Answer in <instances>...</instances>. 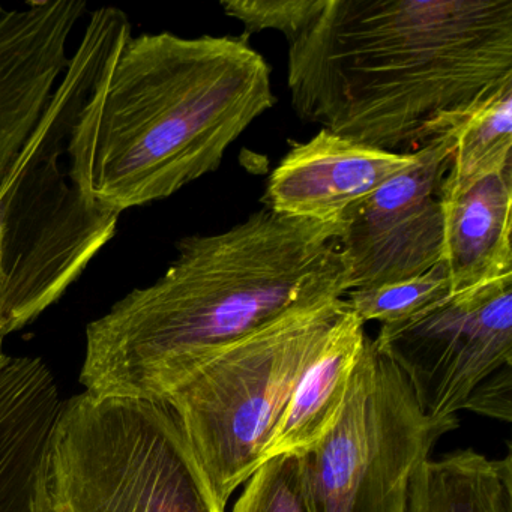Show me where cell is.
<instances>
[{
  "mask_svg": "<svg viewBox=\"0 0 512 512\" xmlns=\"http://www.w3.org/2000/svg\"><path fill=\"white\" fill-rule=\"evenodd\" d=\"M275 103L271 68L245 35L131 34L77 116L71 179L116 215L167 199L215 172Z\"/></svg>",
  "mask_w": 512,
  "mask_h": 512,
  "instance_id": "3957f363",
  "label": "cell"
},
{
  "mask_svg": "<svg viewBox=\"0 0 512 512\" xmlns=\"http://www.w3.org/2000/svg\"><path fill=\"white\" fill-rule=\"evenodd\" d=\"M61 406L41 359L8 355L0 365V512H49L47 457Z\"/></svg>",
  "mask_w": 512,
  "mask_h": 512,
  "instance_id": "7c38bea8",
  "label": "cell"
},
{
  "mask_svg": "<svg viewBox=\"0 0 512 512\" xmlns=\"http://www.w3.org/2000/svg\"><path fill=\"white\" fill-rule=\"evenodd\" d=\"M406 512H512V455L460 449L427 458L413 475Z\"/></svg>",
  "mask_w": 512,
  "mask_h": 512,
  "instance_id": "9a60e30c",
  "label": "cell"
},
{
  "mask_svg": "<svg viewBox=\"0 0 512 512\" xmlns=\"http://www.w3.org/2000/svg\"><path fill=\"white\" fill-rule=\"evenodd\" d=\"M439 196L451 292L512 275V167Z\"/></svg>",
  "mask_w": 512,
  "mask_h": 512,
  "instance_id": "4fadbf2b",
  "label": "cell"
},
{
  "mask_svg": "<svg viewBox=\"0 0 512 512\" xmlns=\"http://www.w3.org/2000/svg\"><path fill=\"white\" fill-rule=\"evenodd\" d=\"M457 416L422 412L406 377L367 338L346 406L302 458L313 512H406L410 482Z\"/></svg>",
  "mask_w": 512,
  "mask_h": 512,
  "instance_id": "52a82bcc",
  "label": "cell"
},
{
  "mask_svg": "<svg viewBox=\"0 0 512 512\" xmlns=\"http://www.w3.org/2000/svg\"><path fill=\"white\" fill-rule=\"evenodd\" d=\"M416 163V151L394 154L320 130L293 146L275 167L263 203L302 220L340 221L356 203Z\"/></svg>",
  "mask_w": 512,
  "mask_h": 512,
  "instance_id": "8fae6325",
  "label": "cell"
},
{
  "mask_svg": "<svg viewBox=\"0 0 512 512\" xmlns=\"http://www.w3.org/2000/svg\"><path fill=\"white\" fill-rule=\"evenodd\" d=\"M4 328H2V322H0V365L4 364L7 361L8 355L4 352Z\"/></svg>",
  "mask_w": 512,
  "mask_h": 512,
  "instance_id": "d6986e66",
  "label": "cell"
},
{
  "mask_svg": "<svg viewBox=\"0 0 512 512\" xmlns=\"http://www.w3.org/2000/svg\"><path fill=\"white\" fill-rule=\"evenodd\" d=\"M5 13V10H4V7H2V5H0V16H2V14Z\"/></svg>",
  "mask_w": 512,
  "mask_h": 512,
  "instance_id": "ffe728a7",
  "label": "cell"
},
{
  "mask_svg": "<svg viewBox=\"0 0 512 512\" xmlns=\"http://www.w3.org/2000/svg\"><path fill=\"white\" fill-rule=\"evenodd\" d=\"M373 340L403 373L431 418L469 410L484 386L512 368V275L451 292Z\"/></svg>",
  "mask_w": 512,
  "mask_h": 512,
  "instance_id": "ba28073f",
  "label": "cell"
},
{
  "mask_svg": "<svg viewBox=\"0 0 512 512\" xmlns=\"http://www.w3.org/2000/svg\"><path fill=\"white\" fill-rule=\"evenodd\" d=\"M49 512H224L167 400L62 401L49 457Z\"/></svg>",
  "mask_w": 512,
  "mask_h": 512,
  "instance_id": "5b68a950",
  "label": "cell"
},
{
  "mask_svg": "<svg viewBox=\"0 0 512 512\" xmlns=\"http://www.w3.org/2000/svg\"><path fill=\"white\" fill-rule=\"evenodd\" d=\"M281 34L299 118L394 154L512 85V0H295Z\"/></svg>",
  "mask_w": 512,
  "mask_h": 512,
  "instance_id": "6da1fadb",
  "label": "cell"
},
{
  "mask_svg": "<svg viewBox=\"0 0 512 512\" xmlns=\"http://www.w3.org/2000/svg\"><path fill=\"white\" fill-rule=\"evenodd\" d=\"M448 293L451 283L442 262L419 277L349 290L343 299L362 322L386 325L413 316Z\"/></svg>",
  "mask_w": 512,
  "mask_h": 512,
  "instance_id": "e0dca14e",
  "label": "cell"
},
{
  "mask_svg": "<svg viewBox=\"0 0 512 512\" xmlns=\"http://www.w3.org/2000/svg\"><path fill=\"white\" fill-rule=\"evenodd\" d=\"M508 167H512V85L481 104L454 131L439 194Z\"/></svg>",
  "mask_w": 512,
  "mask_h": 512,
  "instance_id": "2e32d148",
  "label": "cell"
},
{
  "mask_svg": "<svg viewBox=\"0 0 512 512\" xmlns=\"http://www.w3.org/2000/svg\"><path fill=\"white\" fill-rule=\"evenodd\" d=\"M454 131L416 149V163L392 176L341 218L338 238L352 289L409 280L443 262L440 184Z\"/></svg>",
  "mask_w": 512,
  "mask_h": 512,
  "instance_id": "9c48e42d",
  "label": "cell"
},
{
  "mask_svg": "<svg viewBox=\"0 0 512 512\" xmlns=\"http://www.w3.org/2000/svg\"><path fill=\"white\" fill-rule=\"evenodd\" d=\"M83 0H34L0 16V193L67 70Z\"/></svg>",
  "mask_w": 512,
  "mask_h": 512,
  "instance_id": "30bf717a",
  "label": "cell"
},
{
  "mask_svg": "<svg viewBox=\"0 0 512 512\" xmlns=\"http://www.w3.org/2000/svg\"><path fill=\"white\" fill-rule=\"evenodd\" d=\"M364 326L344 301L322 347L299 377L263 448L260 464L278 455L308 454L331 433L346 406L368 338Z\"/></svg>",
  "mask_w": 512,
  "mask_h": 512,
  "instance_id": "5bb4252c",
  "label": "cell"
},
{
  "mask_svg": "<svg viewBox=\"0 0 512 512\" xmlns=\"http://www.w3.org/2000/svg\"><path fill=\"white\" fill-rule=\"evenodd\" d=\"M343 308L341 298L292 311L206 359L163 398L224 508L259 467L299 377Z\"/></svg>",
  "mask_w": 512,
  "mask_h": 512,
  "instance_id": "8992f818",
  "label": "cell"
},
{
  "mask_svg": "<svg viewBox=\"0 0 512 512\" xmlns=\"http://www.w3.org/2000/svg\"><path fill=\"white\" fill-rule=\"evenodd\" d=\"M320 223L263 208L214 235L178 242L151 286L86 328L80 383L95 397H169L206 359L274 320L352 289L338 238Z\"/></svg>",
  "mask_w": 512,
  "mask_h": 512,
  "instance_id": "7a4b0ae2",
  "label": "cell"
},
{
  "mask_svg": "<svg viewBox=\"0 0 512 512\" xmlns=\"http://www.w3.org/2000/svg\"><path fill=\"white\" fill-rule=\"evenodd\" d=\"M232 512H313L299 455H278L245 481Z\"/></svg>",
  "mask_w": 512,
  "mask_h": 512,
  "instance_id": "ac0fdd59",
  "label": "cell"
},
{
  "mask_svg": "<svg viewBox=\"0 0 512 512\" xmlns=\"http://www.w3.org/2000/svg\"><path fill=\"white\" fill-rule=\"evenodd\" d=\"M124 11H94L67 70L0 193V322L5 337L67 292L115 236L119 215L83 199L70 175L77 116L119 44Z\"/></svg>",
  "mask_w": 512,
  "mask_h": 512,
  "instance_id": "277c9868",
  "label": "cell"
}]
</instances>
